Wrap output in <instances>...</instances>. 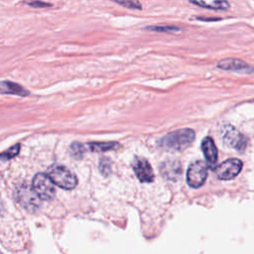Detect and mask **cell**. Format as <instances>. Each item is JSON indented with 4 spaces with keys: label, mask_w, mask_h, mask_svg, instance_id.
Wrapping results in <instances>:
<instances>
[{
    "label": "cell",
    "mask_w": 254,
    "mask_h": 254,
    "mask_svg": "<svg viewBox=\"0 0 254 254\" xmlns=\"http://www.w3.org/2000/svg\"><path fill=\"white\" fill-rule=\"evenodd\" d=\"M99 171L103 176H109L111 172V164L108 158H101L99 162Z\"/></svg>",
    "instance_id": "cell-17"
},
{
    "label": "cell",
    "mask_w": 254,
    "mask_h": 254,
    "mask_svg": "<svg viewBox=\"0 0 254 254\" xmlns=\"http://www.w3.org/2000/svg\"><path fill=\"white\" fill-rule=\"evenodd\" d=\"M242 166L243 164L239 159L231 158L216 166L215 174L219 180H232L240 173V171L242 170Z\"/></svg>",
    "instance_id": "cell-6"
},
{
    "label": "cell",
    "mask_w": 254,
    "mask_h": 254,
    "mask_svg": "<svg viewBox=\"0 0 254 254\" xmlns=\"http://www.w3.org/2000/svg\"><path fill=\"white\" fill-rule=\"evenodd\" d=\"M0 93L1 94H16L20 96H27L29 91L23 86L12 81H0Z\"/></svg>",
    "instance_id": "cell-12"
},
{
    "label": "cell",
    "mask_w": 254,
    "mask_h": 254,
    "mask_svg": "<svg viewBox=\"0 0 254 254\" xmlns=\"http://www.w3.org/2000/svg\"><path fill=\"white\" fill-rule=\"evenodd\" d=\"M70 152L71 155L77 159L82 157V154L85 152V146H83L82 144L78 143V142H74L70 145Z\"/></svg>",
    "instance_id": "cell-16"
},
{
    "label": "cell",
    "mask_w": 254,
    "mask_h": 254,
    "mask_svg": "<svg viewBox=\"0 0 254 254\" xmlns=\"http://www.w3.org/2000/svg\"><path fill=\"white\" fill-rule=\"evenodd\" d=\"M193 5L204 7L206 9L212 10H226L229 8V3L227 1H190Z\"/></svg>",
    "instance_id": "cell-14"
},
{
    "label": "cell",
    "mask_w": 254,
    "mask_h": 254,
    "mask_svg": "<svg viewBox=\"0 0 254 254\" xmlns=\"http://www.w3.org/2000/svg\"><path fill=\"white\" fill-rule=\"evenodd\" d=\"M148 29H150V30H155V31H162V32L168 30L169 33H173V32H172L173 30H178L177 28H172V27H168V28H166V27H149Z\"/></svg>",
    "instance_id": "cell-19"
},
{
    "label": "cell",
    "mask_w": 254,
    "mask_h": 254,
    "mask_svg": "<svg viewBox=\"0 0 254 254\" xmlns=\"http://www.w3.org/2000/svg\"><path fill=\"white\" fill-rule=\"evenodd\" d=\"M161 175L169 181H177L182 175L181 163L177 160H167L160 165Z\"/></svg>",
    "instance_id": "cell-9"
},
{
    "label": "cell",
    "mask_w": 254,
    "mask_h": 254,
    "mask_svg": "<svg viewBox=\"0 0 254 254\" xmlns=\"http://www.w3.org/2000/svg\"><path fill=\"white\" fill-rule=\"evenodd\" d=\"M116 3L130 9H141L142 6L139 2L137 1H116Z\"/></svg>",
    "instance_id": "cell-18"
},
{
    "label": "cell",
    "mask_w": 254,
    "mask_h": 254,
    "mask_svg": "<svg viewBox=\"0 0 254 254\" xmlns=\"http://www.w3.org/2000/svg\"><path fill=\"white\" fill-rule=\"evenodd\" d=\"M50 179L58 187L64 190H72L77 185L76 177L65 167L54 166L49 170Z\"/></svg>",
    "instance_id": "cell-3"
},
{
    "label": "cell",
    "mask_w": 254,
    "mask_h": 254,
    "mask_svg": "<svg viewBox=\"0 0 254 254\" xmlns=\"http://www.w3.org/2000/svg\"><path fill=\"white\" fill-rule=\"evenodd\" d=\"M28 4L31 5V6H34V7H47V6H51L50 4L44 3V2H31V3H28Z\"/></svg>",
    "instance_id": "cell-20"
},
{
    "label": "cell",
    "mask_w": 254,
    "mask_h": 254,
    "mask_svg": "<svg viewBox=\"0 0 254 254\" xmlns=\"http://www.w3.org/2000/svg\"><path fill=\"white\" fill-rule=\"evenodd\" d=\"M133 171L141 183H152L155 179L153 169L148 160L142 157H135L132 163Z\"/></svg>",
    "instance_id": "cell-7"
},
{
    "label": "cell",
    "mask_w": 254,
    "mask_h": 254,
    "mask_svg": "<svg viewBox=\"0 0 254 254\" xmlns=\"http://www.w3.org/2000/svg\"><path fill=\"white\" fill-rule=\"evenodd\" d=\"M223 142L237 151H243L247 145V140L243 134H241L235 128L229 126L226 128L223 134Z\"/></svg>",
    "instance_id": "cell-8"
},
{
    "label": "cell",
    "mask_w": 254,
    "mask_h": 254,
    "mask_svg": "<svg viewBox=\"0 0 254 254\" xmlns=\"http://www.w3.org/2000/svg\"><path fill=\"white\" fill-rule=\"evenodd\" d=\"M20 151V144H16L14 146H12L11 148H9L8 150H6L4 153L0 154V160H9L14 158L16 155H18Z\"/></svg>",
    "instance_id": "cell-15"
},
{
    "label": "cell",
    "mask_w": 254,
    "mask_h": 254,
    "mask_svg": "<svg viewBox=\"0 0 254 254\" xmlns=\"http://www.w3.org/2000/svg\"><path fill=\"white\" fill-rule=\"evenodd\" d=\"M201 150L203 155L209 165H214L217 161L218 151L215 146V143L211 137H205L201 141Z\"/></svg>",
    "instance_id": "cell-10"
},
{
    "label": "cell",
    "mask_w": 254,
    "mask_h": 254,
    "mask_svg": "<svg viewBox=\"0 0 254 254\" xmlns=\"http://www.w3.org/2000/svg\"><path fill=\"white\" fill-rule=\"evenodd\" d=\"M14 196L16 201L29 212H36L41 206V198L33 188L27 184L18 186L15 189Z\"/></svg>",
    "instance_id": "cell-2"
},
{
    "label": "cell",
    "mask_w": 254,
    "mask_h": 254,
    "mask_svg": "<svg viewBox=\"0 0 254 254\" xmlns=\"http://www.w3.org/2000/svg\"><path fill=\"white\" fill-rule=\"evenodd\" d=\"M194 132L191 129L184 128L168 133L158 141V145L166 150L183 151L187 149L194 140Z\"/></svg>",
    "instance_id": "cell-1"
},
{
    "label": "cell",
    "mask_w": 254,
    "mask_h": 254,
    "mask_svg": "<svg viewBox=\"0 0 254 254\" xmlns=\"http://www.w3.org/2000/svg\"><path fill=\"white\" fill-rule=\"evenodd\" d=\"M86 147L91 152H106L109 150H115L120 147L117 142H90Z\"/></svg>",
    "instance_id": "cell-13"
},
{
    "label": "cell",
    "mask_w": 254,
    "mask_h": 254,
    "mask_svg": "<svg viewBox=\"0 0 254 254\" xmlns=\"http://www.w3.org/2000/svg\"><path fill=\"white\" fill-rule=\"evenodd\" d=\"M208 166L202 161L198 160L191 163L187 171V183L190 188L197 189L203 185L207 178Z\"/></svg>",
    "instance_id": "cell-4"
},
{
    "label": "cell",
    "mask_w": 254,
    "mask_h": 254,
    "mask_svg": "<svg viewBox=\"0 0 254 254\" xmlns=\"http://www.w3.org/2000/svg\"><path fill=\"white\" fill-rule=\"evenodd\" d=\"M217 67L225 70H244L250 69V66L239 59H223L217 63Z\"/></svg>",
    "instance_id": "cell-11"
},
{
    "label": "cell",
    "mask_w": 254,
    "mask_h": 254,
    "mask_svg": "<svg viewBox=\"0 0 254 254\" xmlns=\"http://www.w3.org/2000/svg\"><path fill=\"white\" fill-rule=\"evenodd\" d=\"M32 188L38 196L44 200H52L56 194L55 185L46 174H37L33 179Z\"/></svg>",
    "instance_id": "cell-5"
}]
</instances>
